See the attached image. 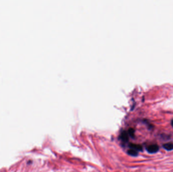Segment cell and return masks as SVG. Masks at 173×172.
Returning a JSON list of instances; mask_svg holds the SVG:
<instances>
[{"label":"cell","mask_w":173,"mask_h":172,"mask_svg":"<svg viewBox=\"0 0 173 172\" xmlns=\"http://www.w3.org/2000/svg\"><path fill=\"white\" fill-rule=\"evenodd\" d=\"M160 149L158 145H150L147 147L146 150L150 153H155L158 152Z\"/></svg>","instance_id":"cell-1"},{"label":"cell","mask_w":173,"mask_h":172,"mask_svg":"<svg viewBox=\"0 0 173 172\" xmlns=\"http://www.w3.org/2000/svg\"><path fill=\"white\" fill-rule=\"evenodd\" d=\"M129 146V147L131 149H132L135 150V151H143V147L141 146V145L131 143Z\"/></svg>","instance_id":"cell-2"},{"label":"cell","mask_w":173,"mask_h":172,"mask_svg":"<svg viewBox=\"0 0 173 172\" xmlns=\"http://www.w3.org/2000/svg\"><path fill=\"white\" fill-rule=\"evenodd\" d=\"M129 135L128 132L126 131L122 132L120 135V138L123 142L127 143L129 141Z\"/></svg>","instance_id":"cell-3"},{"label":"cell","mask_w":173,"mask_h":172,"mask_svg":"<svg viewBox=\"0 0 173 172\" xmlns=\"http://www.w3.org/2000/svg\"><path fill=\"white\" fill-rule=\"evenodd\" d=\"M163 148L168 151L173 150V143H167L163 145Z\"/></svg>","instance_id":"cell-4"},{"label":"cell","mask_w":173,"mask_h":172,"mask_svg":"<svg viewBox=\"0 0 173 172\" xmlns=\"http://www.w3.org/2000/svg\"><path fill=\"white\" fill-rule=\"evenodd\" d=\"M128 154L129 155H131L133 157H137V155H138V151L130 149L128 151Z\"/></svg>","instance_id":"cell-5"},{"label":"cell","mask_w":173,"mask_h":172,"mask_svg":"<svg viewBox=\"0 0 173 172\" xmlns=\"http://www.w3.org/2000/svg\"><path fill=\"white\" fill-rule=\"evenodd\" d=\"M129 135L132 138H134L135 137V130L133 128H130L128 132Z\"/></svg>","instance_id":"cell-6"},{"label":"cell","mask_w":173,"mask_h":172,"mask_svg":"<svg viewBox=\"0 0 173 172\" xmlns=\"http://www.w3.org/2000/svg\"><path fill=\"white\" fill-rule=\"evenodd\" d=\"M171 125L172 126V127H173V119L171 121Z\"/></svg>","instance_id":"cell-7"}]
</instances>
